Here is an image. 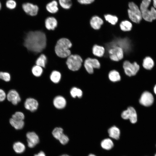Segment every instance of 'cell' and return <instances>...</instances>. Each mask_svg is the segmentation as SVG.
Listing matches in <instances>:
<instances>
[{
    "label": "cell",
    "mask_w": 156,
    "mask_h": 156,
    "mask_svg": "<svg viewBox=\"0 0 156 156\" xmlns=\"http://www.w3.org/2000/svg\"><path fill=\"white\" fill-rule=\"evenodd\" d=\"M109 136L114 139L118 140L120 135V129L115 126L111 127L108 130Z\"/></svg>",
    "instance_id": "obj_20"
},
{
    "label": "cell",
    "mask_w": 156,
    "mask_h": 156,
    "mask_svg": "<svg viewBox=\"0 0 156 156\" xmlns=\"http://www.w3.org/2000/svg\"><path fill=\"white\" fill-rule=\"evenodd\" d=\"M27 146L29 148L34 147L39 142L38 136L34 132H27L26 135Z\"/></svg>",
    "instance_id": "obj_10"
},
{
    "label": "cell",
    "mask_w": 156,
    "mask_h": 156,
    "mask_svg": "<svg viewBox=\"0 0 156 156\" xmlns=\"http://www.w3.org/2000/svg\"><path fill=\"white\" fill-rule=\"evenodd\" d=\"M25 118L24 114L22 112H17L12 116V119L18 120H23Z\"/></svg>",
    "instance_id": "obj_34"
},
{
    "label": "cell",
    "mask_w": 156,
    "mask_h": 156,
    "mask_svg": "<svg viewBox=\"0 0 156 156\" xmlns=\"http://www.w3.org/2000/svg\"><path fill=\"white\" fill-rule=\"evenodd\" d=\"M47 61L46 56L44 54H41L37 59L36 62V65L42 68H44Z\"/></svg>",
    "instance_id": "obj_28"
},
{
    "label": "cell",
    "mask_w": 156,
    "mask_h": 156,
    "mask_svg": "<svg viewBox=\"0 0 156 156\" xmlns=\"http://www.w3.org/2000/svg\"><path fill=\"white\" fill-rule=\"evenodd\" d=\"M63 129L60 127H57L53 130L52 134L53 136L56 139L59 140L64 134Z\"/></svg>",
    "instance_id": "obj_30"
},
{
    "label": "cell",
    "mask_w": 156,
    "mask_h": 156,
    "mask_svg": "<svg viewBox=\"0 0 156 156\" xmlns=\"http://www.w3.org/2000/svg\"><path fill=\"white\" fill-rule=\"evenodd\" d=\"M84 66L86 70L89 74H91L94 72V68H99L100 64L96 59L88 58L84 61Z\"/></svg>",
    "instance_id": "obj_8"
},
{
    "label": "cell",
    "mask_w": 156,
    "mask_h": 156,
    "mask_svg": "<svg viewBox=\"0 0 156 156\" xmlns=\"http://www.w3.org/2000/svg\"><path fill=\"white\" fill-rule=\"evenodd\" d=\"M72 46L70 41L66 38H62L58 40L55 47L56 55L62 58L68 57L71 55L70 49Z\"/></svg>",
    "instance_id": "obj_2"
},
{
    "label": "cell",
    "mask_w": 156,
    "mask_h": 156,
    "mask_svg": "<svg viewBox=\"0 0 156 156\" xmlns=\"http://www.w3.org/2000/svg\"><path fill=\"white\" fill-rule=\"evenodd\" d=\"M60 156H70L68 155L67 154H64Z\"/></svg>",
    "instance_id": "obj_44"
},
{
    "label": "cell",
    "mask_w": 156,
    "mask_h": 156,
    "mask_svg": "<svg viewBox=\"0 0 156 156\" xmlns=\"http://www.w3.org/2000/svg\"><path fill=\"white\" fill-rule=\"evenodd\" d=\"M38 103L37 101L32 98L27 99L24 103L25 108L31 112H34L37 110L38 108Z\"/></svg>",
    "instance_id": "obj_14"
},
{
    "label": "cell",
    "mask_w": 156,
    "mask_h": 156,
    "mask_svg": "<svg viewBox=\"0 0 156 156\" xmlns=\"http://www.w3.org/2000/svg\"><path fill=\"white\" fill-rule=\"evenodd\" d=\"M6 97V94L3 90L0 89V102L3 101Z\"/></svg>",
    "instance_id": "obj_38"
},
{
    "label": "cell",
    "mask_w": 156,
    "mask_h": 156,
    "mask_svg": "<svg viewBox=\"0 0 156 156\" xmlns=\"http://www.w3.org/2000/svg\"><path fill=\"white\" fill-rule=\"evenodd\" d=\"M0 79L5 81H9L10 79V76L8 73L0 72Z\"/></svg>",
    "instance_id": "obj_35"
},
{
    "label": "cell",
    "mask_w": 156,
    "mask_h": 156,
    "mask_svg": "<svg viewBox=\"0 0 156 156\" xmlns=\"http://www.w3.org/2000/svg\"><path fill=\"white\" fill-rule=\"evenodd\" d=\"M22 8L26 13L32 16L37 14L39 9L37 5L29 3L23 4Z\"/></svg>",
    "instance_id": "obj_12"
},
{
    "label": "cell",
    "mask_w": 156,
    "mask_h": 156,
    "mask_svg": "<svg viewBox=\"0 0 156 156\" xmlns=\"http://www.w3.org/2000/svg\"><path fill=\"white\" fill-rule=\"evenodd\" d=\"M154 93L156 94V85L154 88Z\"/></svg>",
    "instance_id": "obj_42"
},
{
    "label": "cell",
    "mask_w": 156,
    "mask_h": 156,
    "mask_svg": "<svg viewBox=\"0 0 156 156\" xmlns=\"http://www.w3.org/2000/svg\"><path fill=\"white\" fill-rule=\"evenodd\" d=\"M45 26L48 30H54L57 26V22L54 17H50L47 18L45 22Z\"/></svg>",
    "instance_id": "obj_17"
},
{
    "label": "cell",
    "mask_w": 156,
    "mask_h": 156,
    "mask_svg": "<svg viewBox=\"0 0 156 156\" xmlns=\"http://www.w3.org/2000/svg\"><path fill=\"white\" fill-rule=\"evenodd\" d=\"M103 20L97 16H94L91 18L90 23L91 27L94 29H99L103 24Z\"/></svg>",
    "instance_id": "obj_16"
},
{
    "label": "cell",
    "mask_w": 156,
    "mask_h": 156,
    "mask_svg": "<svg viewBox=\"0 0 156 156\" xmlns=\"http://www.w3.org/2000/svg\"><path fill=\"white\" fill-rule=\"evenodd\" d=\"M66 103L65 99L61 96H56L53 100L54 105L58 109H62L64 108L66 106Z\"/></svg>",
    "instance_id": "obj_15"
},
{
    "label": "cell",
    "mask_w": 156,
    "mask_h": 156,
    "mask_svg": "<svg viewBox=\"0 0 156 156\" xmlns=\"http://www.w3.org/2000/svg\"><path fill=\"white\" fill-rule=\"evenodd\" d=\"M88 156H96L94 154H89Z\"/></svg>",
    "instance_id": "obj_43"
},
{
    "label": "cell",
    "mask_w": 156,
    "mask_h": 156,
    "mask_svg": "<svg viewBox=\"0 0 156 156\" xmlns=\"http://www.w3.org/2000/svg\"><path fill=\"white\" fill-rule=\"evenodd\" d=\"M105 20L112 25H115L117 22L118 18L115 16L107 14L105 15Z\"/></svg>",
    "instance_id": "obj_32"
},
{
    "label": "cell",
    "mask_w": 156,
    "mask_h": 156,
    "mask_svg": "<svg viewBox=\"0 0 156 156\" xmlns=\"http://www.w3.org/2000/svg\"><path fill=\"white\" fill-rule=\"evenodd\" d=\"M121 117L124 119H129L133 124L135 123L137 120V116L135 110L134 108L130 107L123 111L121 114Z\"/></svg>",
    "instance_id": "obj_9"
},
{
    "label": "cell",
    "mask_w": 156,
    "mask_h": 156,
    "mask_svg": "<svg viewBox=\"0 0 156 156\" xmlns=\"http://www.w3.org/2000/svg\"><path fill=\"white\" fill-rule=\"evenodd\" d=\"M82 62V59L80 55L72 54L67 57L66 64L69 69L76 71L80 68Z\"/></svg>",
    "instance_id": "obj_5"
},
{
    "label": "cell",
    "mask_w": 156,
    "mask_h": 156,
    "mask_svg": "<svg viewBox=\"0 0 156 156\" xmlns=\"http://www.w3.org/2000/svg\"><path fill=\"white\" fill-rule=\"evenodd\" d=\"M58 140L61 144L65 145L68 142L69 139L67 135L64 134Z\"/></svg>",
    "instance_id": "obj_37"
},
{
    "label": "cell",
    "mask_w": 156,
    "mask_h": 156,
    "mask_svg": "<svg viewBox=\"0 0 156 156\" xmlns=\"http://www.w3.org/2000/svg\"><path fill=\"white\" fill-rule=\"evenodd\" d=\"M47 10L51 13H55L57 12L58 10L57 3L56 1L53 0L49 3L46 5Z\"/></svg>",
    "instance_id": "obj_23"
},
{
    "label": "cell",
    "mask_w": 156,
    "mask_h": 156,
    "mask_svg": "<svg viewBox=\"0 0 156 156\" xmlns=\"http://www.w3.org/2000/svg\"><path fill=\"white\" fill-rule=\"evenodd\" d=\"M61 78L60 73L57 70L53 71L50 75L51 80L55 83H57L60 81Z\"/></svg>",
    "instance_id": "obj_27"
},
{
    "label": "cell",
    "mask_w": 156,
    "mask_h": 156,
    "mask_svg": "<svg viewBox=\"0 0 156 156\" xmlns=\"http://www.w3.org/2000/svg\"><path fill=\"white\" fill-rule=\"evenodd\" d=\"M6 5L8 8L10 9H13L16 8V3L15 1L14 0H8L6 3Z\"/></svg>",
    "instance_id": "obj_36"
},
{
    "label": "cell",
    "mask_w": 156,
    "mask_h": 156,
    "mask_svg": "<svg viewBox=\"0 0 156 156\" xmlns=\"http://www.w3.org/2000/svg\"><path fill=\"white\" fill-rule=\"evenodd\" d=\"M31 71L34 76L36 77H39L42 75L43 70L42 67L36 65L33 67Z\"/></svg>",
    "instance_id": "obj_31"
},
{
    "label": "cell",
    "mask_w": 156,
    "mask_h": 156,
    "mask_svg": "<svg viewBox=\"0 0 156 156\" xmlns=\"http://www.w3.org/2000/svg\"><path fill=\"white\" fill-rule=\"evenodd\" d=\"M34 156H46L44 153L42 151H40L37 154L34 155Z\"/></svg>",
    "instance_id": "obj_40"
},
{
    "label": "cell",
    "mask_w": 156,
    "mask_h": 156,
    "mask_svg": "<svg viewBox=\"0 0 156 156\" xmlns=\"http://www.w3.org/2000/svg\"><path fill=\"white\" fill-rule=\"evenodd\" d=\"M121 29L124 31H131L132 28V24L129 21L125 20L121 22L120 25Z\"/></svg>",
    "instance_id": "obj_25"
},
{
    "label": "cell",
    "mask_w": 156,
    "mask_h": 156,
    "mask_svg": "<svg viewBox=\"0 0 156 156\" xmlns=\"http://www.w3.org/2000/svg\"><path fill=\"white\" fill-rule=\"evenodd\" d=\"M109 78L112 82H116L120 80V76L119 73L117 71L113 70L110 71L108 75Z\"/></svg>",
    "instance_id": "obj_26"
},
{
    "label": "cell",
    "mask_w": 156,
    "mask_h": 156,
    "mask_svg": "<svg viewBox=\"0 0 156 156\" xmlns=\"http://www.w3.org/2000/svg\"><path fill=\"white\" fill-rule=\"evenodd\" d=\"M46 44V36L43 32L39 31L29 32L24 42V46L28 50L36 53L42 51Z\"/></svg>",
    "instance_id": "obj_1"
},
{
    "label": "cell",
    "mask_w": 156,
    "mask_h": 156,
    "mask_svg": "<svg viewBox=\"0 0 156 156\" xmlns=\"http://www.w3.org/2000/svg\"><path fill=\"white\" fill-rule=\"evenodd\" d=\"M1 4L0 2V10L1 9Z\"/></svg>",
    "instance_id": "obj_45"
},
{
    "label": "cell",
    "mask_w": 156,
    "mask_h": 156,
    "mask_svg": "<svg viewBox=\"0 0 156 156\" xmlns=\"http://www.w3.org/2000/svg\"><path fill=\"white\" fill-rule=\"evenodd\" d=\"M153 0V5L155 9H156V0Z\"/></svg>",
    "instance_id": "obj_41"
},
{
    "label": "cell",
    "mask_w": 156,
    "mask_h": 156,
    "mask_svg": "<svg viewBox=\"0 0 156 156\" xmlns=\"http://www.w3.org/2000/svg\"><path fill=\"white\" fill-rule=\"evenodd\" d=\"M7 98L8 100L14 105H17L21 101V99L18 92L15 90H10L8 93Z\"/></svg>",
    "instance_id": "obj_13"
},
{
    "label": "cell",
    "mask_w": 156,
    "mask_h": 156,
    "mask_svg": "<svg viewBox=\"0 0 156 156\" xmlns=\"http://www.w3.org/2000/svg\"><path fill=\"white\" fill-rule=\"evenodd\" d=\"M123 67L125 74L129 77L135 75L140 68V65L136 62L131 63L128 61L124 62Z\"/></svg>",
    "instance_id": "obj_6"
},
{
    "label": "cell",
    "mask_w": 156,
    "mask_h": 156,
    "mask_svg": "<svg viewBox=\"0 0 156 156\" xmlns=\"http://www.w3.org/2000/svg\"><path fill=\"white\" fill-rule=\"evenodd\" d=\"M92 51L94 55L98 57H101L104 54L105 49L104 47L102 46L95 45L93 47Z\"/></svg>",
    "instance_id": "obj_22"
},
{
    "label": "cell",
    "mask_w": 156,
    "mask_h": 156,
    "mask_svg": "<svg viewBox=\"0 0 156 156\" xmlns=\"http://www.w3.org/2000/svg\"><path fill=\"white\" fill-rule=\"evenodd\" d=\"M151 2V0H143L140 4V8L142 18L145 21L148 22H152L156 19L155 9L153 7L150 10L148 9Z\"/></svg>",
    "instance_id": "obj_3"
},
{
    "label": "cell",
    "mask_w": 156,
    "mask_h": 156,
    "mask_svg": "<svg viewBox=\"0 0 156 156\" xmlns=\"http://www.w3.org/2000/svg\"><path fill=\"white\" fill-rule=\"evenodd\" d=\"M154 101V97L152 94L148 91L144 92L141 95L139 100L140 103L145 106L151 105Z\"/></svg>",
    "instance_id": "obj_11"
},
{
    "label": "cell",
    "mask_w": 156,
    "mask_h": 156,
    "mask_svg": "<svg viewBox=\"0 0 156 156\" xmlns=\"http://www.w3.org/2000/svg\"><path fill=\"white\" fill-rule=\"evenodd\" d=\"M60 4L63 8L69 9L72 5L71 0H59Z\"/></svg>",
    "instance_id": "obj_33"
},
{
    "label": "cell",
    "mask_w": 156,
    "mask_h": 156,
    "mask_svg": "<svg viewBox=\"0 0 156 156\" xmlns=\"http://www.w3.org/2000/svg\"><path fill=\"white\" fill-rule=\"evenodd\" d=\"M9 122L11 126L16 130L22 129L25 125V123L23 120H16L12 118L10 119Z\"/></svg>",
    "instance_id": "obj_21"
},
{
    "label": "cell",
    "mask_w": 156,
    "mask_h": 156,
    "mask_svg": "<svg viewBox=\"0 0 156 156\" xmlns=\"http://www.w3.org/2000/svg\"><path fill=\"white\" fill-rule=\"evenodd\" d=\"M156 156V153L155 154V156Z\"/></svg>",
    "instance_id": "obj_46"
},
{
    "label": "cell",
    "mask_w": 156,
    "mask_h": 156,
    "mask_svg": "<svg viewBox=\"0 0 156 156\" xmlns=\"http://www.w3.org/2000/svg\"><path fill=\"white\" fill-rule=\"evenodd\" d=\"M108 53L110 58L113 61H119L123 57V50L119 47L114 46L110 48Z\"/></svg>",
    "instance_id": "obj_7"
},
{
    "label": "cell",
    "mask_w": 156,
    "mask_h": 156,
    "mask_svg": "<svg viewBox=\"0 0 156 156\" xmlns=\"http://www.w3.org/2000/svg\"><path fill=\"white\" fill-rule=\"evenodd\" d=\"M70 94L71 96L74 98L76 97L80 98L82 96L83 93L81 89L74 87L71 89Z\"/></svg>",
    "instance_id": "obj_29"
},
{
    "label": "cell",
    "mask_w": 156,
    "mask_h": 156,
    "mask_svg": "<svg viewBox=\"0 0 156 156\" xmlns=\"http://www.w3.org/2000/svg\"><path fill=\"white\" fill-rule=\"evenodd\" d=\"M101 145L103 149L106 150H109L113 147L114 143L110 139L107 138L102 141Z\"/></svg>",
    "instance_id": "obj_24"
},
{
    "label": "cell",
    "mask_w": 156,
    "mask_h": 156,
    "mask_svg": "<svg viewBox=\"0 0 156 156\" xmlns=\"http://www.w3.org/2000/svg\"><path fill=\"white\" fill-rule=\"evenodd\" d=\"M142 65L144 69L150 70L153 67L154 62L152 58L149 56H147L143 60Z\"/></svg>",
    "instance_id": "obj_18"
},
{
    "label": "cell",
    "mask_w": 156,
    "mask_h": 156,
    "mask_svg": "<svg viewBox=\"0 0 156 156\" xmlns=\"http://www.w3.org/2000/svg\"><path fill=\"white\" fill-rule=\"evenodd\" d=\"M94 0H77L78 1L82 4H89L93 2Z\"/></svg>",
    "instance_id": "obj_39"
},
{
    "label": "cell",
    "mask_w": 156,
    "mask_h": 156,
    "mask_svg": "<svg viewBox=\"0 0 156 156\" xmlns=\"http://www.w3.org/2000/svg\"><path fill=\"white\" fill-rule=\"evenodd\" d=\"M129 7L128 12L129 18L135 23H139L142 18L140 9L133 2L129 3Z\"/></svg>",
    "instance_id": "obj_4"
},
{
    "label": "cell",
    "mask_w": 156,
    "mask_h": 156,
    "mask_svg": "<svg viewBox=\"0 0 156 156\" xmlns=\"http://www.w3.org/2000/svg\"><path fill=\"white\" fill-rule=\"evenodd\" d=\"M13 148L16 153L20 154L25 151L26 146L22 142L17 141L13 144Z\"/></svg>",
    "instance_id": "obj_19"
}]
</instances>
